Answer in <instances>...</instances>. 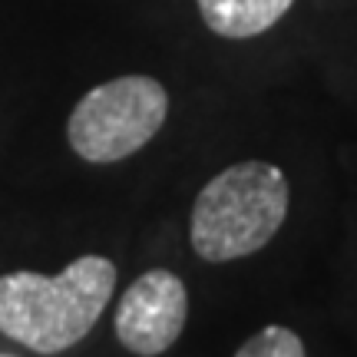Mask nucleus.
I'll use <instances>...</instances> for the list:
<instances>
[{
    "label": "nucleus",
    "mask_w": 357,
    "mask_h": 357,
    "mask_svg": "<svg viewBox=\"0 0 357 357\" xmlns=\"http://www.w3.org/2000/svg\"><path fill=\"white\" fill-rule=\"evenodd\" d=\"M166 86L153 77L129 73L93 86L73 106L66 123V139L79 159L106 166L139 153L166 126Z\"/></svg>",
    "instance_id": "3"
},
{
    "label": "nucleus",
    "mask_w": 357,
    "mask_h": 357,
    "mask_svg": "<svg viewBox=\"0 0 357 357\" xmlns=\"http://www.w3.org/2000/svg\"><path fill=\"white\" fill-rule=\"evenodd\" d=\"M291 189L278 166L248 159L222 169L195 195L189 218L192 252L202 261H235L265 248L288 218Z\"/></svg>",
    "instance_id": "2"
},
{
    "label": "nucleus",
    "mask_w": 357,
    "mask_h": 357,
    "mask_svg": "<svg viewBox=\"0 0 357 357\" xmlns=\"http://www.w3.org/2000/svg\"><path fill=\"white\" fill-rule=\"evenodd\" d=\"M189 321L185 281L169 268H149L116 305V337L136 357H159L176 344Z\"/></svg>",
    "instance_id": "4"
},
{
    "label": "nucleus",
    "mask_w": 357,
    "mask_h": 357,
    "mask_svg": "<svg viewBox=\"0 0 357 357\" xmlns=\"http://www.w3.org/2000/svg\"><path fill=\"white\" fill-rule=\"evenodd\" d=\"M116 288V265L102 255H79L60 275H0V334L37 354H60L79 344L106 311Z\"/></svg>",
    "instance_id": "1"
},
{
    "label": "nucleus",
    "mask_w": 357,
    "mask_h": 357,
    "mask_svg": "<svg viewBox=\"0 0 357 357\" xmlns=\"http://www.w3.org/2000/svg\"><path fill=\"white\" fill-rule=\"evenodd\" d=\"M235 357H305V341L281 324H268L245 341Z\"/></svg>",
    "instance_id": "6"
},
{
    "label": "nucleus",
    "mask_w": 357,
    "mask_h": 357,
    "mask_svg": "<svg viewBox=\"0 0 357 357\" xmlns=\"http://www.w3.org/2000/svg\"><path fill=\"white\" fill-rule=\"evenodd\" d=\"M205 26L225 40L258 37L291 10L294 0H195Z\"/></svg>",
    "instance_id": "5"
}]
</instances>
